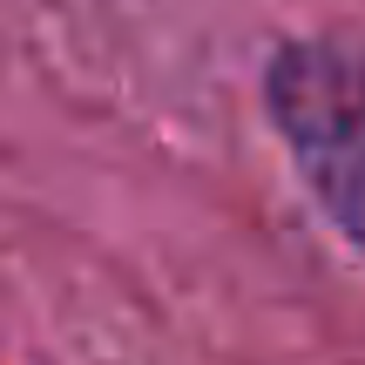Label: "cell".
I'll use <instances>...</instances> for the list:
<instances>
[{
    "instance_id": "6da1fadb",
    "label": "cell",
    "mask_w": 365,
    "mask_h": 365,
    "mask_svg": "<svg viewBox=\"0 0 365 365\" xmlns=\"http://www.w3.org/2000/svg\"><path fill=\"white\" fill-rule=\"evenodd\" d=\"M271 108L312 190L365 244V68L331 48H291L271 75Z\"/></svg>"
}]
</instances>
